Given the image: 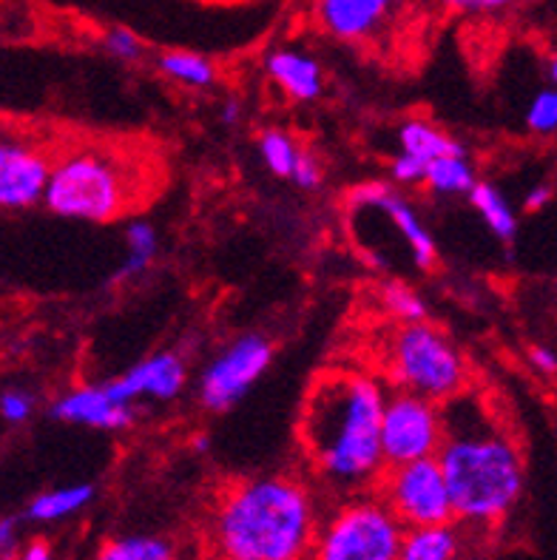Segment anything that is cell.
<instances>
[{
    "mask_svg": "<svg viewBox=\"0 0 557 560\" xmlns=\"http://www.w3.org/2000/svg\"><path fill=\"white\" fill-rule=\"evenodd\" d=\"M450 490L452 515L464 524H498L515 510L526 487V462L518 439L466 387L441 405V447L436 453Z\"/></svg>",
    "mask_w": 557,
    "mask_h": 560,
    "instance_id": "cell-1",
    "label": "cell"
},
{
    "mask_svg": "<svg viewBox=\"0 0 557 560\" xmlns=\"http://www.w3.org/2000/svg\"><path fill=\"white\" fill-rule=\"evenodd\" d=\"M387 387L364 370H322L299 410V447L316 476L359 492L379 481V424Z\"/></svg>",
    "mask_w": 557,
    "mask_h": 560,
    "instance_id": "cell-2",
    "label": "cell"
},
{
    "mask_svg": "<svg viewBox=\"0 0 557 560\" xmlns=\"http://www.w3.org/2000/svg\"><path fill=\"white\" fill-rule=\"evenodd\" d=\"M316 529L311 487L293 476L240 481L217 510V544L225 560H304Z\"/></svg>",
    "mask_w": 557,
    "mask_h": 560,
    "instance_id": "cell-3",
    "label": "cell"
},
{
    "mask_svg": "<svg viewBox=\"0 0 557 560\" xmlns=\"http://www.w3.org/2000/svg\"><path fill=\"white\" fill-rule=\"evenodd\" d=\"M149 171L120 145H71L51 156L43 206L60 220L114 222L146 202Z\"/></svg>",
    "mask_w": 557,
    "mask_h": 560,
    "instance_id": "cell-4",
    "label": "cell"
},
{
    "mask_svg": "<svg viewBox=\"0 0 557 560\" xmlns=\"http://www.w3.org/2000/svg\"><path fill=\"white\" fill-rule=\"evenodd\" d=\"M384 376L393 390H407L444 405L469 387V364L459 345L430 322H407L384 339Z\"/></svg>",
    "mask_w": 557,
    "mask_h": 560,
    "instance_id": "cell-5",
    "label": "cell"
},
{
    "mask_svg": "<svg viewBox=\"0 0 557 560\" xmlns=\"http://www.w3.org/2000/svg\"><path fill=\"white\" fill-rule=\"evenodd\" d=\"M404 526L375 495L350 498L316 529L313 560H395Z\"/></svg>",
    "mask_w": 557,
    "mask_h": 560,
    "instance_id": "cell-6",
    "label": "cell"
},
{
    "mask_svg": "<svg viewBox=\"0 0 557 560\" xmlns=\"http://www.w3.org/2000/svg\"><path fill=\"white\" fill-rule=\"evenodd\" d=\"M375 487V498L387 506L404 529L416 526L452 524V501L446 490L444 472L438 467V458L398 464V467L381 469Z\"/></svg>",
    "mask_w": 557,
    "mask_h": 560,
    "instance_id": "cell-7",
    "label": "cell"
},
{
    "mask_svg": "<svg viewBox=\"0 0 557 560\" xmlns=\"http://www.w3.org/2000/svg\"><path fill=\"white\" fill-rule=\"evenodd\" d=\"M379 444L384 467L436 458L441 447V405L390 387L381 407Z\"/></svg>",
    "mask_w": 557,
    "mask_h": 560,
    "instance_id": "cell-8",
    "label": "cell"
},
{
    "mask_svg": "<svg viewBox=\"0 0 557 560\" xmlns=\"http://www.w3.org/2000/svg\"><path fill=\"white\" fill-rule=\"evenodd\" d=\"M274 362V341L262 334L233 339L222 353L202 370L197 387L199 405L208 412H228L240 405Z\"/></svg>",
    "mask_w": 557,
    "mask_h": 560,
    "instance_id": "cell-9",
    "label": "cell"
},
{
    "mask_svg": "<svg viewBox=\"0 0 557 560\" xmlns=\"http://www.w3.org/2000/svg\"><path fill=\"white\" fill-rule=\"evenodd\" d=\"M51 154L23 137L0 135V211H26L43 202Z\"/></svg>",
    "mask_w": 557,
    "mask_h": 560,
    "instance_id": "cell-10",
    "label": "cell"
},
{
    "mask_svg": "<svg viewBox=\"0 0 557 560\" xmlns=\"http://www.w3.org/2000/svg\"><path fill=\"white\" fill-rule=\"evenodd\" d=\"M404 0H313V21L330 40L370 46L402 12Z\"/></svg>",
    "mask_w": 557,
    "mask_h": 560,
    "instance_id": "cell-11",
    "label": "cell"
},
{
    "mask_svg": "<svg viewBox=\"0 0 557 560\" xmlns=\"http://www.w3.org/2000/svg\"><path fill=\"white\" fill-rule=\"evenodd\" d=\"M347 202L356 208V211H379L384 213L393 228L398 231V236L407 245L409 256L416 268L421 270H436L438 268V245L432 240V234L427 231V225L421 222V217L416 213V208L409 206L402 194L395 191L390 183H381V179H370V183H361L356 188H350L347 194Z\"/></svg>",
    "mask_w": 557,
    "mask_h": 560,
    "instance_id": "cell-12",
    "label": "cell"
},
{
    "mask_svg": "<svg viewBox=\"0 0 557 560\" xmlns=\"http://www.w3.org/2000/svg\"><path fill=\"white\" fill-rule=\"evenodd\" d=\"M188 382V368L185 359L174 350H160L120 373L106 384L117 401L123 405H137L140 398H154V401H174L183 393Z\"/></svg>",
    "mask_w": 557,
    "mask_h": 560,
    "instance_id": "cell-13",
    "label": "cell"
},
{
    "mask_svg": "<svg viewBox=\"0 0 557 560\" xmlns=\"http://www.w3.org/2000/svg\"><path fill=\"white\" fill-rule=\"evenodd\" d=\"M51 419L63 424L89 427V430H106L120 433L137 421L135 405H123L108 393L106 384H80L71 387L51 405Z\"/></svg>",
    "mask_w": 557,
    "mask_h": 560,
    "instance_id": "cell-14",
    "label": "cell"
},
{
    "mask_svg": "<svg viewBox=\"0 0 557 560\" xmlns=\"http://www.w3.org/2000/svg\"><path fill=\"white\" fill-rule=\"evenodd\" d=\"M265 71L274 85L293 103H316L325 94V69L311 51L279 46L265 57Z\"/></svg>",
    "mask_w": 557,
    "mask_h": 560,
    "instance_id": "cell-15",
    "label": "cell"
},
{
    "mask_svg": "<svg viewBox=\"0 0 557 560\" xmlns=\"http://www.w3.org/2000/svg\"><path fill=\"white\" fill-rule=\"evenodd\" d=\"M398 151L416 156L418 163L430 165L438 156L469 154L461 140L444 131L441 126H432L430 120H407L398 128Z\"/></svg>",
    "mask_w": 557,
    "mask_h": 560,
    "instance_id": "cell-16",
    "label": "cell"
},
{
    "mask_svg": "<svg viewBox=\"0 0 557 560\" xmlns=\"http://www.w3.org/2000/svg\"><path fill=\"white\" fill-rule=\"evenodd\" d=\"M461 535L455 524L404 529L395 560H459Z\"/></svg>",
    "mask_w": 557,
    "mask_h": 560,
    "instance_id": "cell-17",
    "label": "cell"
},
{
    "mask_svg": "<svg viewBox=\"0 0 557 560\" xmlns=\"http://www.w3.org/2000/svg\"><path fill=\"white\" fill-rule=\"evenodd\" d=\"M469 202L478 211V217L487 222V228L501 242H515L518 236V213L512 208V202L507 199V194L498 188L489 179H475V185L469 188Z\"/></svg>",
    "mask_w": 557,
    "mask_h": 560,
    "instance_id": "cell-18",
    "label": "cell"
},
{
    "mask_svg": "<svg viewBox=\"0 0 557 560\" xmlns=\"http://www.w3.org/2000/svg\"><path fill=\"white\" fill-rule=\"evenodd\" d=\"M92 501V483H69V487H57V490H46L32 498L26 506V518L35 524H57V521L83 512Z\"/></svg>",
    "mask_w": 557,
    "mask_h": 560,
    "instance_id": "cell-19",
    "label": "cell"
},
{
    "mask_svg": "<svg viewBox=\"0 0 557 560\" xmlns=\"http://www.w3.org/2000/svg\"><path fill=\"white\" fill-rule=\"evenodd\" d=\"M156 69L171 83H179L194 92H208L217 85V66L205 55L185 49H171L156 57Z\"/></svg>",
    "mask_w": 557,
    "mask_h": 560,
    "instance_id": "cell-20",
    "label": "cell"
},
{
    "mask_svg": "<svg viewBox=\"0 0 557 560\" xmlns=\"http://www.w3.org/2000/svg\"><path fill=\"white\" fill-rule=\"evenodd\" d=\"M478 174L469 154L438 156L423 171V183L436 197H466L475 185Z\"/></svg>",
    "mask_w": 557,
    "mask_h": 560,
    "instance_id": "cell-21",
    "label": "cell"
},
{
    "mask_svg": "<svg viewBox=\"0 0 557 560\" xmlns=\"http://www.w3.org/2000/svg\"><path fill=\"white\" fill-rule=\"evenodd\" d=\"M126 259L112 277V282H126V279L142 277L146 270L154 265L160 240H156V228L146 220H131L126 228Z\"/></svg>",
    "mask_w": 557,
    "mask_h": 560,
    "instance_id": "cell-22",
    "label": "cell"
},
{
    "mask_svg": "<svg viewBox=\"0 0 557 560\" xmlns=\"http://www.w3.org/2000/svg\"><path fill=\"white\" fill-rule=\"evenodd\" d=\"M97 560H174V547L156 535H123L108 540Z\"/></svg>",
    "mask_w": 557,
    "mask_h": 560,
    "instance_id": "cell-23",
    "label": "cell"
},
{
    "mask_svg": "<svg viewBox=\"0 0 557 560\" xmlns=\"http://www.w3.org/2000/svg\"><path fill=\"white\" fill-rule=\"evenodd\" d=\"M299 151H302V145H299L288 131H282V128H268V131H262L259 137L262 163L268 165V171L274 174V177L290 179L293 165H297L299 160Z\"/></svg>",
    "mask_w": 557,
    "mask_h": 560,
    "instance_id": "cell-24",
    "label": "cell"
},
{
    "mask_svg": "<svg viewBox=\"0 0 557 560\" xmlns=\"http://www.w3.org/2000/svg\"><path fill=\"white\" fill-rule=\"evenodd\" d=\"M381 305H384V311H387L393 319L402 322V325L427 319V305H423L421 293L404 282L384 284V288H381Z\"/></svg>",
    "mask_w": 557,
    "mask_h": 560,
    "instance_id": "cell-25",
    "label": "cell"
},
{
    "mask_svg": "<svg viewBox=\"0 0 557 560\" xmlns=\"http://www.w3.org/2000/svg\"><path fill=\"white\" fill-rule=\"evenodd\" d=\"M526 128L537 137H552L557 131V92L555 85H546L532 97L526 108Z\"/></svg>",
    "mask_w": 557,
    "mask_h": 560,
    "instance_id": "cell-26",
    "label": "cell"
},
{
    "mask_svg": "<svg viewBox=\"0 0 557 560\" xmlns=\"http://www.w3.org/2000/svg\"><path fill=\"white\" fill-rule=\"evenodd\" d=\"M438 3L459 18H501L521 9L526 0H438Z\"/></svg>",
    "mask_w": 557,
    "mask_h": 560,
    "instance_id": "cell-27",
    "label": "cell"
},
{
    "mask_svg": "<svg viewBox=\"0 0 557 560\" xmlns=\"http://www.w3.org/2000/svg\"><path fill=\"white\" fill-rule=\"evenodd\" d=\"M103 49H106L114 60H120V63H140L142 55H146V46H142L140 37L126 26L108 28L106 35H103Z\"/></svg>",
    "mask_w": 557,
    "mask_h": 560,
    "instance_id": "cell-28",
    "label": "cell"
},
{
    "mask_svg": "<svg viewBox=\"0 0 557 560\" xmlns=\"http://www.w3.org/2000/svg\"><path fill=\"white\" fill-rule=\"evenodd\" d=\"M35 416V393L26 387H7L0 390V419L12 427L26 424Z\"/></svg>",
    "mask_w": 557,
    "mask_h": 560,
    "instance_id": "cell-29",
    "label": "cell"
},
{
    "mask_svg": "<svg viewBox=\"0 0 557 560\" xmlns=\"http://www.w3.org/2000/svg\"><path fill=\"white\" fill-rule=\"evenodd\" d=\"M290 179H293L299 188H304V191H316L318 185H322V179H325V168H322V163H318V156L313 154V151L302 149L299 151V160L297 165H293Z\"/></svg>",
    "mask_w": 557,
    "mask_h": 560,
    "instance_id": "cell-30",
    "label": "cell"
},
{
    "mask_svg": "<svg viewBox=\"0 0 557 560\" xmlns=\"http://www.w3.org/2000/svg\"><path fill=\"white\" fill-rule=\"evenodd\" d=\"M423 171H427V165L418 163L416 156L409 154H395L393 165H390V174H393V179L398 185H421L423 183Z\"/></svg>",
    "mask_w": 557,
    "mask_h": 560,
    "instance_id": "cell-31",
    "label": "cell"
},
{
    "mask_svg": "<svg viewBox=\"0 0 557 560\" xmlns=\"http://www.w3.org/2000/svg\"><path fill=\"white\" fill-rule=\"evenodd\" d=\"M18 544H21V521L14 515H3L0 518V560H12L18 555Z\"/></svg>",
    "mask_w": 557,
    "mask_h": 560,
    "instance_id": "cell-32",
    "label": "cell"
},
{
    "mask_svg": "<svg viewBox=\"0 0 557 560\" xmlns=\"http://www.w3.org/2000/svg\"><path fill=\"white\" fill-rule=\"evenodd\" d=\"M555 202V185L552 183H537L526 197H523V211L526 213H541Z\"/></svg>",
    "mask_w": 557,
    "mask_h": 560,
    "instance_id": "cell-33",
    "label": "cell"
},
{
    "mask_svg": "<svg viewBox=\"0 0 557 560\" xmlns=\"http://www.w3.org/2000/svg\"><path fill=\"white\" fill-rule=\"evenodd\" d=\"M530 362H532V368L537 370V373H544V376H555L557 355H555V350L546 348V345H532Z\"/></svg>",
    "mask_w": 557,
    "mask_h": 560,
    "instance_id": "cell-34",
    "label": "cell"
},
{
    "mask_svg": "<svg viewBox=\"0 0 557 560\" xmlns=\"http://www.w3.org/2000/svg\"><path fill=\"white\" fill-rule=\"evenodd\" d=\"M18 560H51V549L46 540H32L28 547L21 549Z\"/></svg>",
    "mask_w": 557,
    "mask_h": 560,
    "instance_id": "cell-35",
    "label": "cell"
},
{
    "mask_svg": "<svg viewBox=\"0 0 557 560\" xmlns=\"http://www.w3.org/2000/svg\"><path fill=\"white\" fill-rule=\"evenodd\" d=\"M240 117H242L240 100L236 97L225 100V103H222V108H219V120L225 122V126H236V122H240Z\"/></svg>",
    "mask_w": 557,
    "mask_h": 560,
    "instance_id": "cell-36",
    "label": "cell"
},
{
    "mask_svg": "<svg viewBox=\"0 0 557 560\" xmlns=\"http://www.w3.org/2000/svg\"><path fill=\"white\" fill-rule=\"evenodd\" d=\"M194 450H197V453H208V450H211V439H208V435H197V439H194Z\"/></svg>",
    "mask_w": 557,
    "mask_h": 560,
    "instance_id": "cell-37",
    "label": "cell"
}]
</instances>
